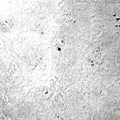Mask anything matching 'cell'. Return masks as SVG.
I'll return each instance as SVG.
<instances>
[{"label": "cell", "mask_w": 120, "mask_h": 120, "mask_svg": "<svg viewBox=\"0 0 120 120\" xmlns=\"http://www.w3.org/2000/svg\"><path fill=\"white\" fill-rule=\"evenodd\" d=\"M52 45L54 47H62L64 45V40L57 36H53L50 40Z\"/></svg>", "instance_id": "cell-1"}, {"label": "cell", "mask_w": 120, "mask_h": 120, "mask_svg": "<svg viewBox=\"0 0 120 120\" xmlns=\"http://www.w3.org/2000/svg\"><path fill=\"white\" fill-rule=\"evenodd\" d=\"M61 17L62 22H70V14H69L66 13L63 14Z\"/></svg>", "instance_id": "cell-2"}]
</instances>
